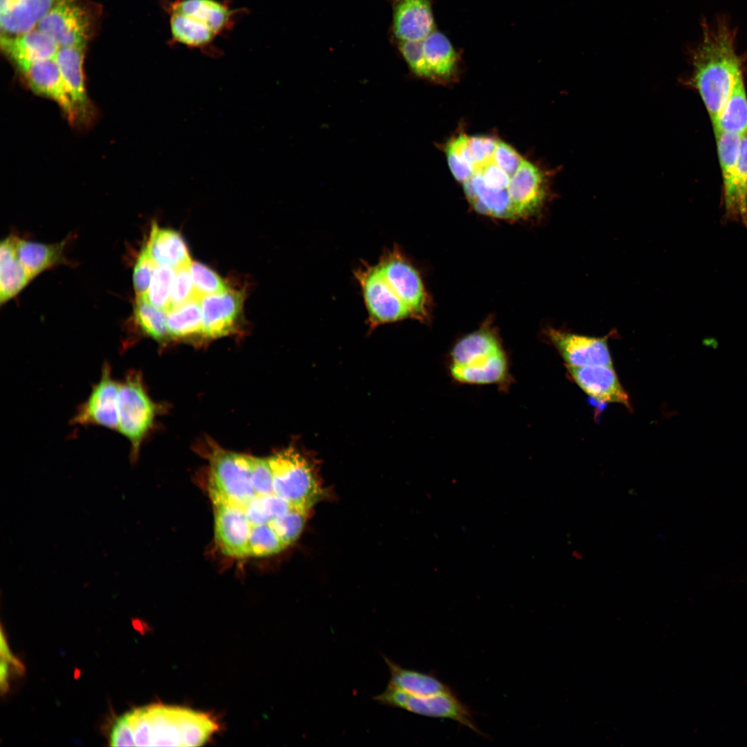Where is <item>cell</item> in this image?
<instances>
[{
    "mask_svg": "<svg viewBox=\"0 0 747 747\" xmlns=\"http://www.w3.org/2000/svg\"><path fill=\"white\" fill-rule=\"evenodd\" d=\"M571 379L587 395L603 403H618L630 409L629 396L614 367L565 365Z\"/></svg>",
    "mask_w": 747,
    "mask_h": 747,
    "instance_id": "15",
    "label": "cell"
},
{
    "mask_svg": "<svg viewBox=\"0 0 747 747\" xmlns=\"http://www.w3.org/2000/svg\"><path fill=\"white\" fill-rule=\"evenodd\" d=\"M400 299L410 308L414 317H427V295L421 276L400 249L387 250L376 264Z\"/></svg>",
    "mask_w": 747,
    "mask_h": 747,
    "instance_id": "9",
    "label": "cell"
},
{
    "mask_svg": "<svg viewBox=\"0 0 747 747\" xmlns=\"http://www.w3.org/2000/svg\"><path fill=\"white\" fill-rule=\"evenodd\" d=\"M492 159L510 176L517 172L524 160L514 149L501 141H497Z\"/></svg>",
    "mask_w": 747,
    "mask_h": 747,
    "instance_id": "45",
    "label": "cell"
},
{
    "mask_svg": "<svg viewBox=\"0 0 747 747\" xmlns=\"http://www.w3.org/2000/svg\"><path fill=\"white\" fill-rule=\"evenodd\" d=\"M308 510L293 507L287 513L269 521L267 524L287 546L300 535L306 519Z\"/></svg>",
    "mask_w": 747,
    "mask_h": 747,
    "instance_id": "34",
    "label": "cell"
},
{
    "mask_svg": "<svg viewBox=\"0 0 747 747\" xmlns=\"http://www.w3.org/2000/svg\"><path fill=\"white\" fill-rule=\"evenodd\" d=\"M145 247L158 266H169L176 269L192 263L187 247L181 234L170 229L161 228L156 223L151 225Z\"/></svg>",
    "mask_w": 747,
    "mask_h": 747,
    "instance_id": "22",
    "label": "cell"
},
{
    "mask_svg": "<svg viewBox=\"0 0 747 747\" xmlns=\"http://www.w3.org/2000/svg\"><path fill=\"white\" fill-rule=\"evenodd\" d=\"M251 482L257 495L273 492V474L268 459L250 456Z\"/></svg>",
    "mask_w": 747,
    "mask_h": 747,
    "instance_id": "42",
    "label": "cell"
},
{
    "mask_svg": "<svg viewBox=\"0 0 747 747\" xmlns=\"http://www.w3.org/2000/svg\"><path fill=\"white\" fill-rule=\"evenodd\" d=\"M63 0H18L0 15L1 35L16 36L37 28L40 21Z\"/></svg>",
    "mask_w": 747,
    "mask_h": 747,
    "instance_id": "23",
    "label": "cell"
},
{
    "mask_svg": "<svg viewBox=\"0 0 747 747\" xmlns=\"http://www.w3.org/2000/svg\"><path fill=\"white\" fill-rule=\"evenodd\" d=\"M702 38L690 49L692 73L688 84L699 92L714 125L737 80L744 56L736 50L737 30L725 15L701 23Z\"/></svg>",
    "mask_w": 747,
    "mask_h": 747,
    "instance_id": "1",
    "label": "cell"
},
{
    "mask_svg": "<svg viewBox=\"0 0 747 747\" xmlns=\"http://www.w3.org/2000/svg\"><path fill=\"white\" fill-rule=\"evenodd\" d=\"M110 745L112 746H136L133 734L127 714L117 718L111 730Z\"/></svg>",
    "mask_w": 747,
    "mask_h": 747,
    "instance_id": "47",
    "label": "cell"
},
{
    "mask_svg": "<svg viewBox=\"0 0 747 747\" xmlns=\"http://www.w3.org/2000/svg\"><path fill=\"white\" fill-rule=\"evenodd\" d=\"M218 729L210 714L186 708L182 724L183 746L203 745Z\"/></svg>",
    "mask_w": 747,
    "mask_h": 747,
    "instance_id": "32",
    "label": "cell"
},
{
    "mask_svg": "<svg viewBox=\"0 0 747 747\" xmlns=\"http://www.w3.org/2000/svg\"><path fill=\"white\" fill-rule=\"evenodd\" d=\"M156 405L148 395L141 374L127 372L120 382L118 431L130 443V460L137 461L142 443L151 431L156 415Z\"/></svg>",
    "mask_w": 747,
    "mask_h": 747,
    "instance_id": "4",
    "label": "cell"
},
{
    "mask_svg": "<svg viewBox=\"0 0 747 747\" xmlns=\"http://www.w3.org/2000/svg\"><path fill=\"white\" fill-rule=\"evenodd\" d=\"M1 661H4L9 668L10 665L13 667L17 673L22 674L25 670L21 662L11 653L3 629L1 631Z\"/></svg>",
    "mask_w": 747,
    "mask_h": 747,
    "instance_id": "48",
    "label": "cell"
},
{
    "mask_svg": "<svg viewBox=\"0 0 747 747\" xmlns=\"http://www.w3.org/2000/svg\"><path fill=\"white\" fill-rule=\"evenodd\" d=\"M66 241L46 244L17 238V256L31 277L57 264L65 262Z\"/></svg>",
    "mask_w": 747,
    "mask_h": 747,
    "instance_id": "26",
    "label": "cell"
},
{
    "mask_svg": "<svg viewBox=\"0 0 747 747\" xmlns=\"http://www.w3.org/2000/svg\"><path fill=\"white\" fill-rule=\"evenodd\" d=\"M92 17L76 0H63L39 23L37 28L50 36L59 48L85 46Z\"/></svg>",
    "mask_w": 747,
    "mask_h": 747,
    "instance_id": "11",
    "label": "cell"
},
{
    "mask_svg": "<svg viewBox=\"0 0 747 747\" xmlns=\"http://www.w3.org/2000/svg\"><path fill=\"white\" fill-rule=\"evenodd\" d=\"M119 386L120 382L113 377L111 365L105 362L99 381L93 386L87 399L78 406L71 424L118 431Z\"/></svg>",
    "mask_w": 747,
    "mask_h": 747,
    "instance_id": "10",
    "label": "cell"
},
{
    "mask_svg": "<svg viewBox=\"0 0 747 747\" xmlns=\"http://www.w3.org/2000/svg\"><path fill=\"white\" fill-rule=\"evenodd\" d=\"M714 133L723 179L726 216L737 221L736 182L741 136L724 131Z\"/></svg>",
    "mask_w": 747,
    "mask_h": 747,
    "instance_id": "21",
    "label": "cell"
},
{
    "mask_svg": "<svg viewBox=\"0 0 747 747\" xmlns=\"http://www.w3.org/2000/svg\"><path fill=\"white\" fill-rule=\"evenodd\" d=\"M737 221L747 225V133L741 136L736 182Z\"/></svg>",
    "mask_w": 747,
    "mask_h": 747,
    "instance_id": "39",
    "label": "cell"
},
{
    "mask_svg": "<svg viewBox=\"0 0 747 747\" xmlns=\"http://www.w3.org/2000/svg\"><path fill=\"white\" fill-rule=\"evenodd\" d=\"M166 6L172 44L205 51L233 27L239 13L219 0H174Z\"/></svg>",
    "mask_w": 747,
    "mask_h": 747,
    "instance_id": "3",
    "label": "cell"
},
{
    "mask_svg": "<svg viewBox=\"0 0 747 747\" xmlns=\"http://www.w3.org/2000/svg\"><path fill=\"white\" fill-rule=\"evenodd\" d=\"M136 746H151L152 730L147 707L138 708L126 713Z\"/></svg>",
    "mask_w": 747,
    "mask_h": 747,
    "instance_id": "43",
    "label": "cell"
},
{
    "mask_svg": "<svg viewBox=\"0 0 747 747\" xmlns=\"http://www.w3.org/2000/svg\"><path fill=\"white\" fill-rule=\"evenodd\" d=\"M1 46L19 68L28 64L55 58L59 47L38 28L16 36L1 35Z\"/></svg>",
    "mask_w": 747,
    "mask_h": 747,
    "instance_id": "19",
    "label": "cell"
},
{
    "mask_svg": "<svg viewBox=\"0 0 747 747\" xmlns=\"http://www.w3.org/2000/svg\"><path fill=\"white\" fill-rule=\"evenodd\" d=\"M293 507L295 506L273 493L257 495L245 507L244 510L252 526L267 524Z\"/></svg>",
    "mask_w": 747,
    "mask_h": 747,
    "instance_id": "33",
    "label": "cell"
},
{
    "mask_svg": "<svg viewBox=\"0 0 747 747\" xmlns=\"http://www.w3.org/2000/svg\"><path fill=\"white\" fill-rule=\"evenodd\" d=\"M175 270L169 266H157L144 297L154 306L166 312L169 308Z\"/></svg>",
    "mask_w": 747,
    "mask_h": 747,
    "instance_id": "35",
    "label": "cell"
},
{
    "mask_svg": "<svg viewBox=\"0 0 747 747\" xmlns=\"http://www.w3.org/2000/svg\"><path fill=\"white\" fill-rule=\"evenodd\" d=\"M146 707L151 725V746H183L182 721L185 708L163 704Z\"/></svg>",
    "mask_w": 747,
    "mask_h": 747,
    "instance_id": "25",
    "label": "cell"
},
{
    "mask_svg": "<svg viewBox=\"0 0 747 747\" xmlns=\"http://www.w3.org/2000/svg\"><path fill=\"white\" fill-rule=\"evenodd\" d=\"M243 293L228 289L207 295L201 300L203 335L216 338L232 333L243 307Z\"/></svg>",
    "mask_w": 747,
    "mask_h": 747,
    "instance_id": "17",
    "label": "cell"
},
{
    "mask_svg": "<svg viewBox=\"0 0 747 747\" xmlns=\"http://www.w3.org/2000/svg\"><path fill=\"white\" fill-rule=\"evenodd\" d=\"M434 27L430 0H394V32L399 40H423Z\"/></svg>",
    "mask_w": 747,
    "mask_h": 747,
    "instance_id": "20",
    "label": "cell"
},
{
    "mask_svg": "<svg viewBox=\"0 0 747 747\" xmlns=\"http://www.w3.org/2000/svg\"><path fill=\"white\" fill-rule=\"evenodd\" d=\"M399 49L414 73L434 79L425 59L423 40H400Z\"/></svg>",
    "mask_w": 747,
    "mask_h": 747,
    "instance_id": "40",
    "label": "cell"
},
{
    "mask_svg": "<svg viewBox=\"0 0 747 747\" xmlns=\"http://www.w3.org/2000/svg\"><path fill=\"white\" fill-rule=\"evenodd\" d=\"M170 337L183 338L203 334V313L201 300L189 302L167 312Z\"/></svg>",
    "mask_w": 747,
    "mask_h": 747,
    "instance_id": "31",
    "label": "cell"
},
{
    "mask_svg": "<svg viewBox=\"0 0 747 747\" xmlns=\"http://www.w3.org/2000/svg\"><path fill=\"white\" fill-rule=\"evenodd\" d=\"M19 69L35 93L53 100L70 122H77L73 104L55 58L36 62Z\"/></svg>",
    "mask_w": 747,
    "mask_h": 747,
    "instance_id": "16",
    "label": "cell"
},
{
    "mask_svg": "<svg viewBox=\"0 0 747 747\" xmlns=\"http://www.w3.org/2000/svg\"><path fill=\"white\" fill-rule=\"evenodd\" d=\"M374 699L381 704L404 709L419 715L451 719L482 735L468 708L452 691L418 696L407 693L389 683L386 690L375 697Z\"/></svg>",
    "mask_w": 747,
    "mask_h": 747,
    "instance_id": "7",
    "label": "cell"
},
{
    "mask_svg": "<svg viewBox=\"0 0 747 747\" xmlns=\"http://www.w3.org/2000/svg\"><path fill=\"white\" fill-rule=\"evenodd\" d=\"M17 241V237L10 236L0 244L1 304L17 295L33 279L18 258Z\"/></svg>",
    "mask_w": 747,
    "mask_h": 747,
    "instance_id": "24",
    "label": "cell"
},
{
    "mask_svg": "<svg viewBox=\"0 0 747 747\" xmlns=\"http://www.w3.org/2000/svg\"><path fill=\"white\" fill-rule=\"evenodd\" d=\"M18 0H0V15L10 10Z\"/></svg>",
    "mask_w": 747,
    "mask_h": 747,
    "instance_id": "49",
    "label": "cell"
},
{
    "mask_svg": "<svg viewBox=\"0 0 747 747\" xmlns=\"http://www.w3.org/2000/svg\"><path fill=\"white\" fill-rule=\"evenodd\" d=\"M213 505L215 542L221 551L230 557H248L251 524L243 508L223 503Z\"/></svg>",
    "mask_w": 747,
    "mask_h": 747,
    "instance_id": "13",
    "label": "cell"
},
{
    "mask_svg": "<svg viewBox=\"0 0 747 747\" xmlns=\"http://www.w3.org/2000/svg\"><path fill=\"white\" fill-rule=\"evenodd\" d=\"M190 266L175 270L172 285L169 308L167 312L189 302L201 300L197 295L190 270Z\"/></svg>",
    "mask_w": 747,
    "mask_h": 747,
    "instance_id": "38",
    "label": "cell"
},
{
    "mask_svg": "<svg viewBox=\"0 0 747 747\" xmlns=\"http://www.w3.org/2000/svg\"><path fill=\"white\" fill-rule=\"evenodd\" d=\"M423 44L425 59L434 78L448 79L453 75L458 59L448 39L434 30L423 40Z\"/></svg>",
    "mask_w": 747,
    "mask_h": 747,
    "instance_id": "28",
    "label": "cell"
},
{
    "mask_svg": "<svg viewBox=\"0 0 747 747\" xmlns=\"http://www.w3.org/2000/svg\"><path fill=\"white\" fill-rule=\"evenodd\" d=\"M84 46L59 48L55 57L77 120L81 121L88 120L93 112L85 84L83 66Z\"/></svg>",
    "mask_w": 747,
    "mask_h": 747,
    "instance_id": "18",
    "label": "cell"
},
{
    "mask_svg": "<svg viewBox=\"0 0 747 747\" xmlns=\"http://www.w3.org/2000/svg\"><path fill=\"white\" fill-rule=\"evenodd\" d=\"M157 266L144 246L133 268V284L136 297L145 295Z\"/></svg>",
    "mask_w": 747,
    "mask_h": 747,
    "instance_id": "41",
    "label": "cell"
},
{
    "mask_svg": "<svg viewBox=\"0 0 747 747\" xmlns=\"http://www.w3.org/2000/svg\"><path fill=\"white\" fill-rule=\"evenodd\" d=\"M497 141L486 136L468 137V147L475 164V170L492 159Z\"/></svg>",
    "mask_w": 747,
    "mask_h": 747,
    "instance_id": "44",
    "label": "cell"
},
{
    "mask_svg": "<svg viewBox=\"0 0 747 747\" xmlns=\"http://www.w3.org/2000/svg\"><path fill=\"white\" fill-rule=\"evenodd\" d=\"M371 327L414 317L410 308L394 291L377 264H364L355 271Z\"/></svg>",
    "mask_w": 747,
    "mask_h": 747,
    "instance_id": "8",
    "label": "cell"
},
{
    "mask_svg": "<svg viewBox=\"0 0 747 747\" xmlns=\"http://www.w3.org/2000/svg\"><path fill=\"white\" fill-rule=\"evenodd\" d=\"M133 319L140 332L158 342H165L170 337L167 312L154 306L144 297H136Z\"/></svg>",
    "mask_w": 747,
    "mask_h": 747,
    "instance_id": "30",
    "label": "cell"
},
{
    "mask_svg": "<svg viewBox=\"0 0 747 747\" xmlns=\"http://www.w3.org/2000/svg\"><path fill=\"white\" fill-rule=\"evenodd\" d=\"M449 371L455 381L469 385L504 387L510 378L506 353L488 326L465 335L454 345Z\"/></svg>",
    "mask_w": 747,
    "mask_h": 747,
    "instance_id": "2",
    "label": "cell"
},
{
    "mask_svg": "<svg viewBox=\"0 0 747 747\" xmlns=\"http://www.w3.org/2000/svg\"><path fill=\"white\" fill-rule=\"evenodd\" d=\"M273 474V492L295 507L308 510L322 495L313 468L293 448L268 458Z\"/></svg>",
    "mask_w": 747,
    "mask_h": 747,
    "instance_id": "5",
    "label": "cell"
},
{
    "mask_svg": "<svg viewBox=\"0 0 747 747\" xmlns=\"http://www.w3.org/2000/svg\"><path fill=\"white\" fill-rule=\"evenodd\" d=\"M383 658L390 672L389 683L407 693L427 696L452 692L434 675L403 668L385 656Z\"/></svg>",
    "mask_w": 747,
    "mask_h": 747,
    "instance_id": "27",
    "label": "cell"
},
{
    "mask_svg": "<svg viewBox=\"0 0 747 747\" xmlns=\"http://www.w3.org/2000/svg\"><path fill=\"white\" fill-rule=\"evenodd\" d=\"M190 270L196 293L201 299L228 289L225 282L215 272L201 263L192 262Z\"/></svg>",
    "mask_w": 747,
    "mask_h": 747,
    "instance_id": "37",
    "label": "cell"
},
{
    "mask_svg": "<svg viewBox=\"0 0 747 747\" xmlns=\"http://www.w3.org/2000/svg\"><path fill=\"white\" fill-rule=\"evenodd\" d=\"M546 335L565 362L574 367H614L607 338L548 329Z\"/></svg>",
    "mask_w": 747,
    "mask_h": 747,
    "instance_id": "12",
    "label": "cell"
},
{
    "mask_svg": "<svg viewBox=\"0 0 747 747\" xmlns=\"http://www.w3.org/2000/svg\"><path fill=\"white\" fill-rule=\"evenodd\" d=\"M483 178L485 185L495 190H507L510 177L492 159L476 169Z\"/></svg>",
    "mask_w": 747,
    "mask_h": 747,
    "instance_id": "46",
    "label": "cell"
},
{
    "mask_svg": "<svg viewBox=\"0 0 747 747\" xmlns=\"http://www.w3.org/2000/svg\"><path fill=\"white\" fill-rule=\"evenodd\" d=\"M515 218L531 216L542 206L547 194L544 172L527 160H523L510 177L507 187Z\"/></svg>",
    "mask_w": 747,
    "mask_h": 747,
    "instance_id": "14",
    "label": "cell"
},
{
    "mask_svg": "<svg viewBox=\"0 0 747 747\" xmlns=\"http://www.w3.org/2000/svg\"><path fill=\"white\" fill-rule=\"evenodd\" d=\"M286 547L267 524L251 526L248 544V556H268L279 553Z\"/></svg>",
    "mask_w": 747,
    "mask_h": 747,
    "instance_id": "36",
    "label": "cell"
},
{
    "mask_svg": "<svg viewBox=\"0 0 747 747\" xmlns=\"http://www.w3.org/2000/svg\"><path fill=\"white\" fill-rule=\"evenodd\" d=\"M712 126L714 132L724 131L741 136L747 133V96L743 75L735 84L717 121Z\"/></svg>",
    "mask_w": 747,
    "mask_h": 747,
    "instance_id": "29",
    "label": "cell"
},
{
    "mask_svg": "<svg viewBox=\"0 0 747 747\" xmlns=\"http://www.w3.org/2000/svg\"><path fill=\"white\" fill-rule=\"evenodd\" d=\"M212 503L245 507L257 494L251 482L250 456L216 448L210 457Z\"/></svg>",
    "mask_w": 747,
    "mask_h": 747,
    "instance_id": "6",
    "label": "cell"
}]
</instances>
